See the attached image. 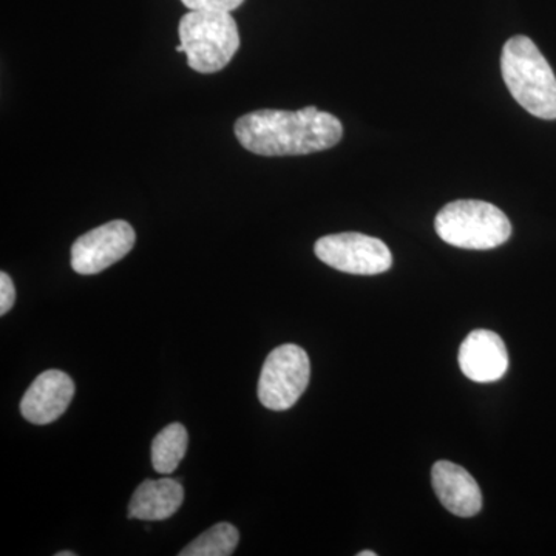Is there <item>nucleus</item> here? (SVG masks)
Returning a JSON list of instances; mask_svg holds the SVG:
<instances>
[{
    "label": "nucleus",
    "mask_w": 556,
    "mask_h": 556,
    "mask_svg": "<svg viewBox=\"0 0 556 556\" xmlns=\"http://www.w3.org/2000/svg\"><path fill=\"white\" fill-rule=\"evenodd\" d=\"M233 130L244 149L262 156L309 155L334 148L343 137L342 123L313 105L298 112L257 110L237 119Z\"/></svg>",
    "instance_id": "f257e3e1"
},
{
    "label": "nucleus",
    "mask_w": 556,
    "mask_h": 556,
    "mask_svg": "<svg viewBox=\"0 0 556 556\" xmlns=\"http://www.w3.org/2000/svg\"><path fill=\"white\" fill-rule=\"evenodd\" d=\"M501 72L508 91L522 109L536 118L556 119L555 73L532 39L515 36L507 40Z\"/></svg>",
    "instance_id": "f03ea898"
},
{
    "label": "nucleus",
    "mask_w": 556,
    "mask_h": 556,
    "mask_svg": "<svg viewBox=\"0 0 556 556\" xmlns=\"http://www.w3.org/2000/svg\"><path fill=\"white\" fill-rule=\"evenodd\" d=\"M189 67L211 75L226 67L240 49V33L230 13L192 11L178 25Z\"/></svg>",
    "instance_id": "7ed1b4c3"
},
{
    "label": "nucleus",
    "mask_w": 556,
    "mask_h": 556,
    "mask_svg": "<svg viewBox=\"0 0 556 556\" xmlns=\"http://www.w3.org/2000/svg\"><path fill=\"white\" fill-rule=\"evenodd\" d=\"M434 228L445 243L473 251L495 249L511 236L507 215L493 204L478 200L448 203L437 215Z\"/></svg>",
    "instance_id": "20e7f679"
},
{
    "label": "nucleus",
    "mask_w": 556,
    "mask_h": 556,
    "mask_svg": "<svg viewBox=\"0 0 556 556\" xmlns=\"http://www.w3.org/2000/svg\"><path fill=\"white\" fill-rule=\"evenodd\" d=\"M309 376V357L303 348L292 343L276 348L266 358L260 375V402L273 412L294 407L308 388Z\"/></svg>",
    "instance_id": "39448f33"
},
{
    "label": "nucleus",
    "mask_w": 556,
    "mask_h": 556,
    "mask_svg": "<svg viewBox=\"0 0 556 556\" xmlns=\"http://www.w3.org/2000/svg\"><path fill=\"white\" fill-rule=\"evenodd\" d=\"M314 251L325 265L354 276H378L393 266V255L387 244L365 233L321 237Z\"/></svg>",
    "instance_id": "423d86ee"
},
{
    "label": "nucleus",
    "mask_w": 556,
    "mask_h": 556,
    "mask_svg": "<svg viewBox=\"0 0 556 556\" xmlns=\"http://www.w3.org/2000/svg\"><path fill=\"white\" fill-rule=\"evenodd\" d=\"M135 230L124 219L105 223L84 233L72 247V268L80 276H94L126 257L134 249Z\"/></svg>",
    "instance_id": "0eeeda50"
},
{
    "label": "nucleus",
    "mask_w": 556,
    "mask_h": 556,
    "mask_svg": "<svg viewBox=\"0 0 556 556\" xmlns=\"http://www.w3.org/2000/svg\"><path fill=\"white\" fill-rule=\"evenodd\" d=\"M75 396V383L60 369H49L36 378L21 402V413L35 426H47L64 415Z\"/></svg>",
    "instance_id": "6e6552de"
},
{
    "label": "nucleus",
    "mask_w": 556,
    "mask_h": 556,
    "mask_svg": "<svg viewBox=\"0 0 556 556\" xmlns=\"http://www.w3.org/2000/svg\"><path fill=\"white\" fill-rule=\"evenodd\" d=\"M459 367L473 382H496L508 368L506 343L489 329L470 332L460 345Z\"/></svg>",
    "instance_id": "1a4fd4ad"
},
{
    "label": "nucleus",
    "mask_w": 556,
    "mask_h": 556,
    "mask_svg": "<svg viewBox=\"0 0 556 556\" xmlns=\"http://www.w3.org/2000/svg\"><path fill=\"white\" fill-rule=\"evenodd\" d=\"M431 484L439 501L456 517L470 518L481 511V490L466 468L439 460L431 468Z\"/></svg>",
    "instance_id": "9d476101"
},
{
    "label": "nucleus",
    "mask_w": 556,
    "mask_h": 556,
    "mask_svg": "<svg viewBox=\"0 0 556 556\" xmlns=\"http://www.w3.org/2000/svg\"><path fill=\"white\" fill-rule=\"evenodd\" d=\"M185 492L172 478L149 479L135 490L130 500L129 518L141 521H164L181 507Z\"/></svg>",
    "instance_id": "9b49d317"
},
{
    "label": "nucleus",
    "mask_w": 556,
    "mask_h": 556,
    "mask_svg": "<svg viewBox=\"0 0 556 556\" xmlns=\"http://www.w3.org/2000/svg\"><path fill=\"white\" fill-rule=\"evenodd\" d=\"M189 434L181 424H170L152 442L153 468L161 475H170L188 452Z\"/></svg>",
    "instance_id": "f8f14e48"
},
{
    "label": "nucleus",
    "mask_w": 556,
    "mask_h": 556,
    "mask_svg": "<svg viewBox=\"0 0 556 556\" xmlns=\"http://www.w3.org/2000/svg\"><path fill=\"white\" fill-rule=\"evenodd\" d=\"M240 533L229 522H219L201 533L189 546L179 552L181 556H229L239 546Z\"/></svg>",
    "instance_id": "ddd939ff"
},
{
    "label": "nucleus",
    "mask_w": 556,
    "mask_h": 556,
    "mask_svg": "<svg viewBox=\"0 0 556 556\" xmlns=\"http://www.w3.org/2000/svg\"><path fill=\"white\" fill-rule=\"evenodd\" d=\"M182 5L192 11H230L239 9L244 0H181Z\"/></svg>",
    "instance_id": "4468645a"
},
{
    "label": "nucleus",
    "mask_w": 556,
    "mask_h": 556,
    "mask_svg": "<svg viewBox=\"0 0 556 556\" xmlns=\"http://www.w3.org/2000/svg\"><path fill=\"white\" fill-rule=\"evenodd\" d=\"M16 302V288L9 274H0V316H5Z\"/></svg>",
    "instance_id": "2eb2a0df"
},
{
    "label": "nucleus",
    "mask_w": 556,
    "mask_h": 556,
    "mask_svg": "<svg viewBox=\"0 0 556 556\" xmlns=\"http://www.w3.org/2000/svg\"><path fill=\"white\" fill-rule=\"evenodd\" d=\"M378 554H376V552H369V551H365V552H361V554H358V556H376Z\"/></svg>",
    "instance_id": "dca6fc26"
},
{
    "label": "nucleus",
    "mask_w": 556,
    "mask_h": 556,
    "mask_svg": "<svg viewBox=\"0 0 556 556\" xmlns=\"http://www.w3.org/2000/svg\"><path fill=\"white\" fill-rule=\"evenodd\" d=\"M76 554H73V552H60V554H56V556H75Z\"/></svg>",
    "instance_id": "f3484780"
}]
</instances>
